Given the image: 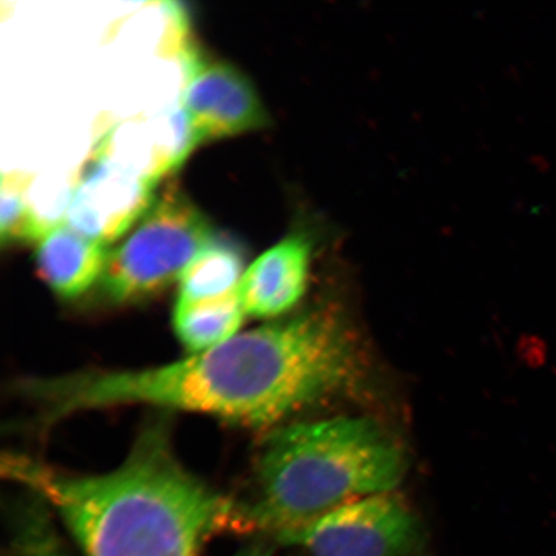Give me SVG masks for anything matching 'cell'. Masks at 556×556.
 <instances>
[{
  "mask_svg": "<svg viewBox=\"0 0 556 556\" xmlns=\"http://www.w3.org/2000/svg\"><path fill=\"white\" fill-rule=\"evenodd\" d=\"M365 371L356 332L340 309L321 305L169 365L33 379L21 391L37 403L43 424L92 409L146 405L269 428L354 391Z\"/></svg>",
  "mask_w": 556,
  "mask_h": 556,
  "instance_id": "6da1fadb",
  "label": "cell"
},
{
  "mask_svg": "<svg viewBox=\"0 0 556 556\" xmlns=\"http://www.w3.org/2000/svg\"><path fill=\"white\" fill-rule=\"evenodd\" d=\"M2 470L59 514L86 556H197L215 534L252 532L247 505L177 460L164 422L106 475H70L21 454L5 455Z\"/></svg>",
  "mask_w": 556,
  "mask_h": 556,
  "instance_id": "7a4b0ae2",
  "label": "cell"
},
{
  "mask_svg": "<svg viewBox=\"0 0 556 556\" xmlns=\"http://www.w3.org/2000/svg\"><path fill=\"white\" fill-rule=\"evenodd\" d=\"M405 469L401 443L366 417L278 428L258 456L250 527L280 540L339 506L391 492Z\"/></svg>",
  "mask_w": 556,
  "mask_h": 556,
  "instance_id": "3957f363",
  "label": "cell"
},
{
  "mask_svg": "<svg viewBox=\"0 0 556 556\" xmlns=\"http://www.w3.org/2000/svg\"><path fill=\"white\" fill-rule=\"evenodd\" d=\"M186 81L180 100L194 141L247 134L269 125L268 111L252 81L227 62L184 50Z\"/></svg>",
  "mask_w": 556,
  "mask_h": 556,
  "instance_id": "8992f818",
  "label": "cell"
},
{
  "mask_svg": "<svg viewBox=\"0 0 556 556\" xmlns=\"http://www.w3.org/2000/svg\"><path fill=\"white\" fill-rule=\"evenodd\" d=\"M13 546L17 556H72L53 526L50 507L34 495L16 507Z\"/></svg>",
  "mask_w": 556,
  "mask_h": 556,
  "instance_id": "7c38bea8",
  "label": "cell"
},
{
  "mask_svg": "<svg viewBox=\"0 0 556 556\" xmlns=\"http://www.w3.org/2000/svg\"><path fill=\"white\" fill-rule=\"evenodd\" d=\"M243 274L245 258L238 243L213 238L180 276L178 301L200 302L233 294Z\"/></svg>",
  "mask_w": 556,
  "mask_h": 556,
  "instance_id": "8fae6325",
  "label": "cell"
},
{
  "mask_svg": "<svg viewBox=\"0 0 556 556\" xmlns=\"http://www.w3.org/2000/svg\"><path fill=\"white\" fill-rule=\"evenodd\" d=\"M110 250L67 224L48 228L37 242L35 264L48 287L62 299H75L101 281Z\"/></svg>",
  "mask_w": 556,
  "mask_h": 556,
  "instance_id": "9c48e42d",
  "label": "cell"
},
{
  "mask_svg": "<svg viewBox=\"0 0 556 556\" xmlns=\"http://www.w3.org/2000/svg\"><path fill=\"white\" fill-rule=\"evenodd\" d=\"M245 315L239 290L208 301H177L173 315L174 331L191 354L205 352L239 336Z\"/></svg>",
  "mask_w": 556,
  "mask_h": 556,
  "instance_id": "30bf717a",
  "label": "cell"
},
{
  "mask_svg": "<svg viewBox=\"0 0 556 556\" xmlns=\"http://www.w3.org/2000/svg\"><path fill=\"white\" fill-rule=\"evenodd\" d=\"M155 185L119 162L100 143L70 198L66 224L87 238L109 245L149 212L155 201L152 193Z\"/></svg>",
  "mask_w": 556,
  "mask_h": 556,
  "instance_id": "52a82bcc",
  "label": "cell"
},
{
  "mask_svg": "<svg viewBox=\"0 0 556 556\" xmlns=\"http://www.w3.org/2000/svg\"><path fill=\"white\" fill-rule=\"evenodd\" d=\"M27 177L4 174L0 193V238L3 243L38 242L48 227L26 199Z\"/></svg>",
  "mask_w": 556,
  "mask_h": 556,
  "instance_id": "4fadbf2b",
  "label": "cell"
},
{
  "mask_svg": "<svg viewBox=\"0 0 556 556\" xmlns=\"http://www.w3.org/2000/svg\"><path fill=\"white\" fill-rule=\"evenodd\" d=\"M213 238L205 215L184 192L169 187L155 199L135 232L110 252L100 281L103 294L125 304L162 293L180 280Z\"/></svg>",
  "mask_w": 556,
  "mask_h": 556,
  "instance_id": "277c9868",
  "label": "cell"
},
{
  "mask_svg": "<svg viewBox=\"0 0 556 556\" xmlns=\"http://www.w3.org/2000/svg\"><path fill=\"white\" fill-rule=\"evenodd\" d=\"M330 238L328 222L307 217L250 264L239 287L247 315L275 318L293 309L307 293L313 264Z\"/></svg>",
  "mask_w": 556,
  "mask_h": 556,
  "instance_id": "ba28073f",
  "label": "cell"
},
{
  "mask_svg": "<svg viewBox=\"0 0 556 556\" xmlns=\"http://www.w3.org/2000/svg\"><path fill=\"white\" fill-rule=\"evenodd\" d=\"M420 538L412 509L386 492L339 506L278 541L312 556H405Z\"/></svg>",
  "mask_w": 556,
  "mask_h": 556,
  "instance_id": "5b68a950",
  "label": "cell"
},
{
  "mask_svg": "<svg viewBox=\"0 0 556 556\" xmlns=\"http://www.w3.org/2000/svg\"><path fill=\"white\" fill-rule=\"evenodd\" d=\"M273 547L267 545L266 542H255L253 545L241 548L232 556H273Z\"/></svg>",
  "mask_w": 556,
  "mask_h": 556,
  "instance_id": "5bb4252c",
  "label": "cell"
}]
</instances>
